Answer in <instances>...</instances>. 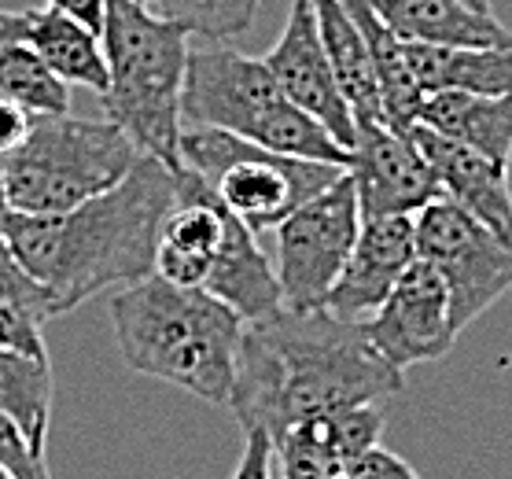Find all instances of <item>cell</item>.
Wrapping results in <instances>:
<instances>
[{
    "label": "cell",
    "mask_w": 512,
    "mask_h": 479,
    "mask_svg": "<svg viewBox=\"0 0 512 479\" xmlns=\"http://www.w3.org/2000/svg\"><path fill=\"white\" fill-rule=\"evenodd\" d=\"M0 96L30 111L34 118L70 111V85L48 71L45 59L26 41H12L0 48Z\"/></svg>",
    "instance_id": "603a6c76"
},
{
    "label": "cell",
    "mask_w": 512,
    "mask_h": 479,
    "mask_svg": "<svg viewBox=\"0 0 512 479\" xmlns=\"http://www.w3.org/2000/svg\"><path fill=\"white\" fill-rule=\"evenodd\" d=\"M52 387L56 384L48 358L0 351V417H8L41 457L52 428Z\"/></svg>",
    "instance_id": "7402d4cb"
},
{
    "label": "cell",
    "mask_w": 512,
    "mask_h": 479,
    "mask_svg": "<svg viewBox=\"0 0 512 479\" xmlns=\"http://www.w3.org/2000/svg\"><path fill=\"white\" fill-rule=\"evenodd\" d=\"M273 457L280 465V479H336L343 457L328 446L321 421L291 424L288 432L273 439Z\"/></svg>",
    "instance_id": "d4e9b609"
},
{
    "label": "cell",
    "mask_w": 512,
    "mask_h": 479,
    "mask_svg": "<svg viewBox=\"0 0 512 479\" xmlns=\"http://www.w3.org/2000/svg\"><path fill=\"white\" fill-rule=\"evenodd\" d=\"M347 174L354 181L361 222L417 214L443 196L428 159L417 152L409 133H395L384 122L358 126Z\"/></svg>",
    "instance_id": "4fadbf2b"
},
{
    "label": "cell",
    "mask_w": 512,
    "mask_h": 479,
    "mask_svg": "<svg viewBox=\"0 0 512 479\" xmlns=\"http://www.w3.org/2000/svg\"><path fill=\"white\" fill-rule=\"evenodd\" d=\"M23 41L45 59V67L67 85L93 89L96 96L107 93V59L100 34L89 26L74 23L52 8H26Z\"/></svg>",
    "instance_id": "44dd1931"
},
{
    "label": "cell",
    "mask_w": 512,
    "mask_h": 479,
    "mask_svg": "<svg viewBox=\"0 0 512 479\" xmlns=\"http://www.w3.org/2000/svg\"><path fill=\"white\" fill-rule=\"evenodd\" d=\"M181 122L188 129H222L269 152L350 170L347 148H339L314 118L280 93L266 63L229 45L188 52Z\"/></svg>",
    "instance_id": "5b68a950"
},
{
    "label": "cell",
    "mask_w": 512,
    "mask_h": 479,
    "mask_svg": "<svg viewBox=\"0 0 512 479\" xmlns=\"http://www.w3.org/2000/svg\"><path fill=\"white\" fill-rule=\"evenodd\" d=\"M181 170L199 177L251 233H269L347 174L343 166L280 155L222 129H181Z\"/></svg>",
    "instance_id": "52a82bcc"
},
{
    "label": "cell",
    "mask_w": 512,
    "mask_h": 479,
    "mask_svg": "<svg viewBox=\"0 0 512 479\" xmlns=\"http://www.w3.org/2000/svg\"><path fill=\"white\" fill-rule=\"evenodd\" d=\"M361 328L373 351L387 365H395L398 373L424 362H439L457 343L443 277L420 258L402 273L384 306L369 321H361Z\"/></svg>",
    "instance_id": "30bf717a"
},
{
    "label": "cell",
    "mask_w": 512,
    "mask_h": 479,
    "mask_svg": "<svg viewBox=\"0 0 512 479\" xmlns=\"http://www.w3.org/2000/svg\"><path fill=\"white\" fill-rule=\"evenodd\" d=\"M111 328L133 373L229 406L244 321L222 299L152 273L111 299Z\"/></svg>",
    "instance_id": "3957f363"
},
{
    "label": "cell",
    "mask_w": 512,
    "mask_h": 479,
    "mask_svg": "<svg viewBox=\"0 0 512 479\" xmlns=\"http://www.w3.org/2000/svg\"><path fill=\"white\" fill-rule=\"evenodd\" d=\"M0 479H15V476L8 472V468H0Z\"/></svg>",
    "instance_id": "e575fe53"
},
{
    "label": "cell",
    "mask_w": 512,
    "mask_h": 479,
    "mask_svg": "<svg viewBox=\"0 0 512 479\" xmlns=\"http://www.w3.org/2000/svg\"><path fill=\"white\" fill-rule=\"evenodd\" d=\"M336 479H420V476L413 472L409 461H402L398 454H391V450H384V446L376 443L373 450L343 461Z\"/></svg>",
    "instance_id": "f1b7e54d"
},
{
    "label": "cell",
    "mask_w": 512,
    "mask_h": 479,
    "mask_svg": "<svg viewBox=\"0 0 512 479\" xmlns=\"http://www.w3.org/2000/svg\"><path fill=\"white\" fill-rule=\"evenodd\" d=\"M413 262H417L413 214L361 222L347 266L339 273V281L332 284L321 310H328L339 321H354V325L369 321Z\"/></svg>",
    "instance_id": "5bb4252c"
},
{
    "label": "cell",
    "mask_w": 512,
    "mask_h": 479,
    "mask_svg": "<svg viewBox=\"0 0 512 479\" xmlns=\"http://www.w3.org/2000/svg\"><path fill=\"white\" fill-rule=\"evenodd\" d=\"M0 303L4 306H19V310H30L41 321L52 317V306H48V295L41 292V284L26 273V266L19 262V255L12 251L8 236L0 229Z\"/></svg>",
    "instance_id": "484cf974"
},
{
    "label": "cell",
    "mask_w": 512,
    "mask_h": 479,
    "mask_svg": "<svg viewBox=\"0 0 512 479\" xmlns=\"http://www.w3.org/2000/svg\"><path fill=\"white\" fill-rule=\"evenodd\" d=\"M417 122L505 170L512 166V93H435L424 100Z\"/></svg>",
    "instance_id": "e0dca14e"
},
{
    "label": "cell",
    "mask_w": 512,
    "mask_h": 479,
    "mask_svg": "<svg viewBox=\"0 0 512 479\" xmlns=\"http://www.w3.org/2000/svg\"><path fill=\"white\" fill-rule=\"evenodd\" d=\"M177 203L174 170L140 155L111 192L56 218H4V236L26 273L48 295L52 317L107 288H129L155 273V247Z\"/></svg>",
    "instance_id": "7a4b0ae2"
},
{
    "label": "cell",
    "mask_w": 512,
    "mask_h": 479,
    "mask_svg": "<svg viewBox=\"0 0 512 479\" xmlns=\"http://www.w3.org/2000/svg\"><path fill=\"white\" fill-rule=\"evenodd\" d=\"M0 468H8L15 479H52L45 457L30 450V443L8 417H0Z\"/></svg>",
    "instance_id": "83f0119b"
},
{
    "label": "cell",
    "mask_w": 512,
    "mask_h": 479,
    "mask_svg": "<svg viewBox=\"0 0 512 479\" xmlns=\"http://www.w3.org/2000/svg\"><path fill=\"white\" fill-rule=\"evenodd\" d=\"M409 141L417 144V152L428 159L431 174L443 188V196L457 203L465 214H472L483 229L498 236L501 244L512 247V185L509 170L490 163L483 155L468 152L461 144L446 141L428 126L409 129Z\"/></svg>",
    "instance_id": "9a60e30c"
},
{
    "label": "cell",
    "mask_w": 512,
    "mask_h": 479,
    "mask_svg": "<svg viewBox=\"0 0 512 479\" xmlns=\"http://www.w3.org/2000/svg\"><path fill=\"white\" fill-rule=\"evenodd\" d=\"M23 26H26V12L0 8V48L12 45V41H23Z\"/></svg>",
    "instance_id": "1f68e13d"
},
{
    "label": "cell",
    "mask_w": 512,
    "mask_h": 479,
    "mask_svg": "<svg viewBox=\"0 0 512 479\" xmlns=\"http://www.w3.org/2000/svg\"><path fill=\"white\" fill-rule=\"evenodd\" d=\"M376 15L409 45L512 48V30L465 0H373Z\"/></svg>",
    "instance_id": "2e32d148"
},
{
    "label": "cell",
    "mask_w": 512,
    "mask_h": 479,
    "mask_svg": "<svg viewBox=\"0 0 512 479\" xmlns=\"http://www.w3.org/2000/svg\"><path fill=\"white\" fill-rule=\"evenodd\" d=\"M48 8L59 15H67L74 23L89 26L93 34L104 30V19H107V0H48Z\"/></svg>",
    "instance_id": "4dcf8cb0"
},
{
    "label": "cell",
    "mask_w": 512,
    "mask_h": 479,
    "mask_svg": "<svg viewBox=\"0 0 512 479\" xmlns=\"http://www.w3.org/2000/svg\"><path fill=\"white\" fill-rule=\"evenodd\" d=\"M107 59V122L126 133L140 155L181 170V93L188 71V34L140 0H107L100 30Z\"/></svg>",
    "instance_id": "277c9868"
},
{
    "label": "cell",
    "mask_w": 512,
    "mask_h": 479,
    "mask_svg": "<svg viewBox=\"0 0 512 479\" xmlns=\"http://www.w3.org/2000/svg\"><path fill=\"white\" fill-rule=\"evenodd\" d=\"M233 479H273V439L266 432H244V454Z\"/></svg>",
    "instance_id": "f546056e"
},
{
    "label": "cell",
    "mask_w": 512,
    "mask_h": 479,
    "mask_svg": "<svg viewBox=\"0 0 512 479\" xmlns=\"http://www.w3.org/2000/svg\"><path fill=\"white\" fill-rule=\"evenodd\" d=\"M137 159L140 152L115 122L41 115L0 163V196L12 214L56 218L111 192Z\"/></svg>",
    "instance_id": "8992f818"
},
{
    "label": "cell",
    "mask_w": 512,
    "mask_h": 479,
    "mask_svg": "<svg viewBox=\"0 0 512 479\" xmlns=\"http://www.w3.org/2000/svg\"><path fill=\"white\" fill-rule=\"evenodd\" d=\"M350 12V19L358 23L369 56H373V71L380 82V111H384V126L395 133H409L417 126L420 107H424V93L413 82L406 59V41L391 30V26L376 15L373 0H339Z\"/></svg>",
    "instance_id": "ffe728a7"
},
{
    "label": "cell",
    "mask_w": 512,
    "mask_h": 479,
    "mask_svg": "<svg viewBox=\"0 0 512 479\" xmlns=\"http://www.w3.org/2000/svg\"><path fill=\"white\" fill-rule=\"evenodd\" d=\"M361 214L354 181L343 174L339 181L303 203L288 222L277 225V284L284 310L310 314L321 310L347 266L350 247L358 240Z\"/></svg>",
    "instance_id": "9c48e42d"
},
{
    "label": "cell",
    "mask_w": 512,
    "mask_h": 479,
    "mask_svg": "<svg viewBox=\"0 0 512 479\" xmlns=\"http://www.w3.org/2000/svg\"><path fill=\"white\" fill-rule=\"evenodd\" d=\"M406 373L387 365L365 339V328L328 310L244 325L229 409L244 432L277 439L291 424L376 406L398 395Z\"/></svg>",
    "instance_id": "6da1fadb"
},
{
    "label": "cell",
    "mask_w": 512,
    "mask_h": 479,
    "mask_svg": "<svg viewBox=\"0 0 512 479\" xmlns=\"http://www.w3.org/2000/svg\"><path fill=\"white\" fill-rule=\"evenodd\" d=\"M45 321L30 310H19V306H4L0 303V351H19V354H34V358H48L45 347Z\"/></svg>",
    "instance_id": "4316f807"
},
{
    "label": "cell",
    "mask_w": 512,
    "mask_h": 479,
    "mask_svg": "<svg viewBox=\"0 0 512 479\" xmlns=\"http://www.w3.org/2000/svg\"><path fill=\"white\" fill-rule=\"evenodd\" d=\"M468 8H479V12H490V0H465Z\"/></svg>",
    "instance_id": "d6a6232c"
},
{
    "label": "cell",
    "mask_w": 512,
    "mask_h": 479,
    "mask_svg": "<svg viewBox=\"0 0 512 479\" xmlns=\"http://www.w3.org/2000/svg\"><path fill=\"white\" fill-rule=\"evenodd\" d=\"M413 225H417V258L443 277L450 317L461 336L501 295L512 292V247L501 244L490 229H483L446 196L413 214Z\"/></svg>",
    "instance_id": "ba28073f"
},
{
    "label": "cell",
    "mask_w": 512,
    "mask_h": 479,
    "mask_svg": "<svg viewBox=\"0 0 512 479\" xmlns=\"http://www.w3.org/2000/svg\"><path fill=\"white\" fill-rule=\"evenodd\" d=\"M262 63H266V71L273 74V82L280 85V93L288 96L291 104L314 118L339 148H347V152L354 148L358 126H354V115H350L347 100L339 93L332 63H328L321 34H317L310 0H291L288 23L280 30L277 45L262 56Z\"/></svg>",
    "instance_id": "7c38bea8"
},
{
    "label": "cell",
    "mask_w": 512,
    "mask_h": 479,
    "mask_svg": "<svg viewBox=\"0 0 512 479\" xmlns=\"http://www.w3.org/2000/svg\"><path fill=\"white\" fill-rule=\"evenodd\" d=\"M310 8H314L317 34H321L325 56L332 63L339 93H343L350 115H354V126L384 122V111H380V82H376L373 56H369V45H365L358 23L350 19V12L339 0H310Z\"/></svg>",
    "instance_id": "ac0fdd59"
},
{
    "label": "cell",
    "mask_w": 512,
    "mask_h": 479,
    "mask_svg": "<svg viewBox=\"0 0 512 479\" xmlns=\"http://www.w3.org/2000/svg\"><path fill=\"white\" fill-rule=\"evenodd\" d=\"M174 181L177 203L166 214L163 233H159L155 277L181 288H207L218 262L255 233L236 214L225 211L199 177H192L188 170H174Z\"/></svg>",
    "instance_id": "8fae6325"
},
{
    "label": "cell",
    "mask_w": 512,
    "mask_h": 479,
    "mask_svg": "<svg viewBox=\"0 0 512 479\" xmlns=\"http://www.w3.org/2000/svg\"><path fill=\"white\" fill-rule=\"evenodd\" d=\"M140 4H152V0H140Z\"/></svg>",
    "instance_id": "d590c367"
},
{
    "label": "cell",
    "mask_w": 512,
    "mask_h": 479,
    "mask_svg": "<svg viewBox=\"0 0 512 479\" xmlns=\"http://www.w3.org/2000/svg\"><path fill=\"white\" fill-rule=\"evenodd\" d=\"M258 4L262 0H152L148 8L177 23L188 37H207L225 45L255 26Z\"/></svg>",
    "instance_id": "cb8c5ba5"
},
{
    "label": "cell",
    "mask_w": 512,
    "mask_h": 479,
    "mask_svg": "<svg viewBox=\"0 0 512 479\" xmlns=\"http://www.w3.org/2000/svg\"><path fill=\"white\" fill-rule=\"evenodd\" d=\"M4 218H8V203H4V196H0V225H4Z\"/></svg>",
    "instance_id": "836d02e7"
},
{
    "label": "cell",
    "mask_w": 512,
    "mask_h": 479,
    "mask_svg": "<svg viewBox=\"0 0 512 479\" xmlns=\"http://www.w3.org/2000/svg\"><path fill=\"white\" fill-rule=\"evenodd\" d=\"M406 59L424 100L435 93H512V48H439L406 41Z\"/></svg>",
    "instance_id": "d6986e66"
}]
</instances>
